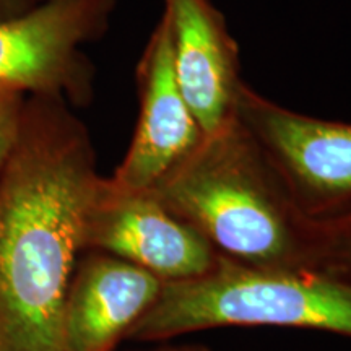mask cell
Returning <instances> with one entry per match:
<instances>
[{
    "label": "cell",
    "instance_id": "obj_1",
    "mask_svg": "<svg viewBox=\"0 0 351 351\" xmlns=\"http://www.w3.org/2000/svg\"><path fill=\"white\" fill-rule=\"evenodd\" d=\"M103 176L67 101L26 96L0 169V351H64L65 295Z\"/></svg>",
    "mask_w": 351,
    "mask_h": 351
},
{
    "label": "cell",
    "instance_id": "obj_2",
    "mask_svg": "<svg viewBox=\"0 0 351 351\" xmlns=\"http://www.w3.org/2000/svg\"><path fill=\"white\" fill-rule=\"evenodd\" d=\"M148 191L228 261L262 270L315 269L314 225L236 112Z\"/></svg>",
    "mask_w": 351,
    "mask_h": 351
},
{
    "label": "cell",
    "instance_id": "obj_3",
    "mask_svg": "<svg viewBox=\"0 0 351 351\" xmlns=\"http://www.w3.org/2000/svg\"><path fill=\"white\" fill-rule=\"evenodd\" d=\"M218 327H289L351 339V280L326 270H262L219 256L200 278L163 283L127 340L173 341Z\"/></svg>",
    "mask_w": 351,
    "mask_h": 351
},
{
    "label": "cell",
    "instance_id": "obj_4",
    "mask_svg": "<svg viewBox=\"0 0 351 351\" xmlns=\"http://www.w3.org/2000/svg\"><path fill=\"white\" fill-rule=\"evenodd\" d=\"M236 117L311 225L351 218V124L282 106L244 83Z\"/></svg>",
    "mask_w": 351,
    "mask_h": 351
},
{
    "label": "cell",
    "instance_id": "obj_5",
    "mask_svg": "<svg viewBox=\"0 0 351 351\" xmlns=\"http://www.w3.org/2000/svg\"><path fill=\"white\" fill-rule=\"evenodd\" d=\"M114 7L116 0H41L0 21V90L88 106L95 65L82 47L106 33Z\"/></svg>",
    "mask_w": 351,
    "mask_h": 351
},
{
    "label": "cell",
    "instance_id": "obj_6",
    "mask_svg": "<svg viewBox=\"0 0 351 351\" xmlns=\"http://www.w3.org/2000/svg\"><path fill=\"white\" fill-rule=\"evenodd\" d=\"M119 257L163 283L207 275L219 254L199 231L155 199L150 191H127L103 178L83 234V252Z\"/></svg>",
    "mask_w": 351,
    "mask_h": 351
},
{
    "label": "cell",
    "instance_id": "obj_7",
    "mask_svg": "<svg viewBox=\"0 0 351 351\" xmlns=\"http://www.w3.org/2000/svg\"><path fill=\"white\" fill-rule=\"evenodd\" d=\"M135 82L138 119L124 160L109 179L127 191H148L204 137L176 75L165 15L145 44Z\"/></svg>",
    "mask_w": 351,
    "mask_h": 351
},
{
    "label": "cell",
    "instance_id": "obj_8",
    "mask_svg": "<svg viewBox=\"0 0 351 351\" xmlns=\"http://www.w3.org/2000/svg\"><path fill=\"white\" fill-rule=\"evenodd\" d=\"M163 289V282L134 263L99 251L78 258L65 295L64 351H116Z\"/></svg>",
    "mask_w": 351,
    "mask_h": 351
},
{
    "label": "cell",
    "instance_id": "obj_9",
    "mask_svg": "<svg viewBox=\"0 0 351 351\" xmlns=\"http://www.w3.org/2000/svg\"><path fill=\"white\" fill-rule=\"evenodd\" d=\"M178 82L204 134L234 117L241 88L239 46L212 0H163Z\"/></svg>",
    "mask_w": 351,
    "mask_h": 351
},
{
    "label": "cell",
    "instance_id": "obj_10",
    "mask_svg": "<svg viewBox=\"0 0 351 351\" xmlns=\"http://www.w3.org/2000/svg\"><path fill=\"white\" fill-rule=\"evenodd\" d=\"M315 230V269L351 280V218Z\"/></svg>",
    "mask_w": 351,
    "mask_h": 351
},
{
    "label": "cell",
    "instance_id": "obj_11",
    "mask_svg": "<svg viewBox=\"0 0 351 351\" xmlns=\"http://www.w3.org/2000/svg\"><path fill=\"white\" fill-rule=\"evenodd\" d=\"M26 95L20 91L0 90V169L19 137Z\"/></svg>",
    "mask_w": 351,
    "mask_h": 351
},
{
    "label": "cell",
    "instance_id": "obj_12",
    "mask_svg": "<svg viewBox=\"0 0 351 351\" xmlns=\"http://www.w3.org/2000/svg\"><path fill=\"white\" fill-rule=\"evenodd\" d=\"M36 0H0V21L15 19L36 5Z\"/></svg>",
    "mask_w": 351,
    "mask_h": 351
},
{
    "label": "cell",
    "instance_id": "obj_13",
    "mask_svg": "<svg viewBox=\"0 0 351 351\" xmlns=\"http://www.w3.org/2000/svg\"><path fill=\"white\" fill-rule=\"evenodd\" d=\"M137 351H213L208 348L207 345L202 343H174V341H161V343H155L152 348L137 350Z\"/></svg>",
    "mask_w": 351,
    "mask_h": 351
},
{
    "label": "cell",
    "instance_id": "obj_14",
    "mask_svg": "<svg viewBox=\"0 0 351 351\" xmlns=\"http://www.w3.org/2000/svg\"><path fill=\"white\" fill-rule=\"evenodd\" d=\"M36 2H41V0H36Z\"/></svg>",
    "mask_w": 351,
    "mask_h": 351
}]
</instances>
